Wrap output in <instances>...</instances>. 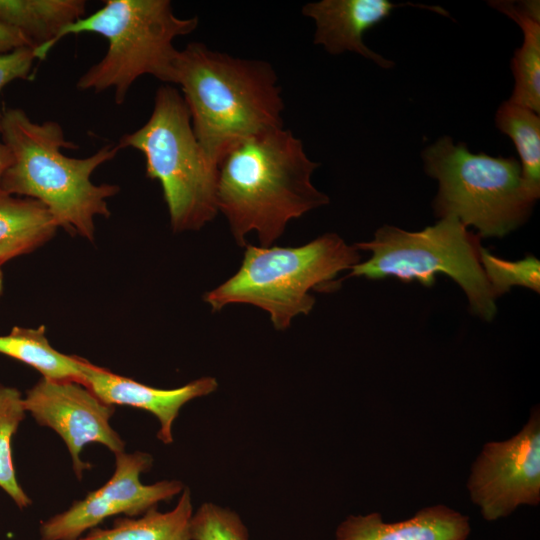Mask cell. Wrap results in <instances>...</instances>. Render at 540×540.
Instances as JSON below:
<instances>
[{"label": "cell", "instance_id": "obj_23", "mask_svg": "<svg viewBox=\"0 0 540 540\" xmlns=\"http://www.w3.org/2000/svg\"><path fill=\"white\" fill-rule=\"evenodd\" d=\"M191 540H249L240 516L211 502L203 503L190 520Z\"/></svg>", "mask_w": 540, "mask_h": 540}, {"label": "cell", "instance_id": "obj_20", "mask_svg": "<svg viewBox=\"0 0 540 540\" xmlns=\"http://www.w3.org/2000/svg\"><path fill=\"white\" fill-rule=\"evenodd\" d=\"M495 125L514 143L521 159L522 177L527 187L540 196V117L509 100L498 107Z\"/></svg>", "mask_w": 540, "mask_h": 540}, {"label": "cell", "instance_id": "obj_24", "mask_svg": "<svg viewBox=\"0 0 540 540\" xmlns=\"http://www.w3.org/2000/svg\"><path fill=\"white\" fill-rule=\"evenodd\" d=\"M34 49L33 47H21L0 55V92L11 81L29 78L36 60ZM2 112L0 110V131Z\"/></svg>", "mask_w": 540, "mask_h": 540}, {"label": "cell", "instance_id": "obj_25", "mask_svg": "<svg viewBox=\"0 0 540 540\" xmlns=\"http://www.w3.org/2000/svg\"><path fill=\"white\" fill-rule=\"evenodd\" d=\"M21 47L34 48L22 33L0 22V55Z\"/></svg>", "mask_w": 540, "mask_h": 540}, {"label": "cell", "instance_id": "obj_10", "mask_svg": "<svg viewBox=\"0 0 540 540\" xmlns=\"http://www.w3.org/2000/svg\"><path fill=\"white\" fill-rule=\"evenodd\" d=\"M152 465L153 457L146 452L116 454L111 478L67 510L42 522L41 540H75L108 517L119 514L140 516L160 502L180 495L185 488L180 480H161L150 485L140 481L141 474Z\"/></svg>", "mask_w": 540, "mask_h": 540}, {"label": "cell", "instance_id": "obj_6", "mask_svg": "<svg viewBox=\"0 0 540 540\" xmlns=\"http://www.w3.org/2000/svg\"><path fill=\"white\" fill-rule=\"evenodd\" d=\"M117 145L143 153L146 176L161 184L174 232L200 230L216 217L218 164L197 140L177 89L160 86L148 121Z\"/></svg>", "mask_w": 540, "mask_h": 540}, {"label": "cell", "instance_id": "obj_18", "mask_svg": "<svg viewBox=\"0 0 540 540\" xmlns=\"http://www.w3.org/2000/svg\"><path fill=\"white\" fill-rule=\"evenodd\" d=\"M192 515L191 492L185 487L170 511L160 512L152 508L137 518H118L112 527H95L75 540H191Z\"/></svg>", "mask_w": 540, "mask_h": 540}, {"label": "cell", "instance_id": "obj_14", "mask_svg": "<svg viewBox=\"0 0 540 540\" xmlns=\"http://www.w3.org/2000/svg\"><path fill=\"white\" fill-rule=\"evenodd\" d=\"M469 533L467 516L438 504L395 523L384 522L377 512L350 515L337 527L335 540H466Z\"/></svg>", "mask_w": 540, "mask_h": 540}, {"label": "cell", "instance_id": "obj_26", "mask_svg": "<svg viewBox=\"0 0 540 540\" xmlns=\"http://www.w3.org/2000/svg\"><path fill=\"white\" fill-rule=\"evenodd\" d=\"M12 162L13 157L9 148L4 143H0V182Z\"/></svg>", "mask_w": 540, "mask_h": 540}, {"label": "cell", "instance_id": "obj_1", "mask_svg": "<svg viewBox=\"0 0 540 540\" xmlns=\"http://www.w3.org/2000/svg\"><path fill=\"white\" fill-rule=\"evenodd\" d=\"M319 163L301 139L277 128L233 146L218 164L217 206L240 247L255 231L261 246H271L287 224L329 203L312 183Z\"/></svg>", "mask_w": 540, "mask_h": 540}, {"label": "cell", "instance_id": "obj_2", "mask_svg": "<svg viewBox=\"0 0 540 540\" xmlns=\"http://www.w3.org/2000/svg\"><path fill=\"white\" fill-rule=\"evenodd\" d=\"M0 134L13 157L0 188L40 201L58 228L93 242L95 218L110 216L107 199L120 188L96 185L91 176L117 155L118 145H105L86 158L69 157L62 150L78 146L65 138L62 126L52 120L34 122L21 108L2 112Z\"/></svg>", "mask_w": 540, "mask_h": 540}, {"label": "cell", "instance_id": "obj_13", "mask_svg": "<svg viewBox=\"0 0 540 540\" xmlns=\"http://www.w3.org/2000/svg\"><path fill=\"white\" fill-rule=\"evenodd\" d=\"M411 5L395 4L389 0H321L302 7V14L314 20V43L328 53L346 51L359 54L384 69L394 67L392 60L368 48L363 35L386 19L394 8Z\"/></svg>", "mask_w": 540, "mask_h": 540}, {"label": "cell", "instance_id": "obj_3", "mask_svg": "<svg viewBox=\"0 0 540 540\" xmlns=\"http://www.w3.org/2000/svg\"><path fill=\"white\" fill-rule=\"evenodd\" d=\"M174 84L181 86L197 140L217 164L239 142L283 127L278 76L264 60L191 42L178 52Z\"/></svg>", "mask_w": 540, "mask_h": 540}, {"label": "cell", "instance_id": "obj_11", "mask_svg": "<svg viewBox=\"0 0 540 540\" xmlns=\"http://www.w3.org/2000/svg\"><path fill=\"white\" fill-rule=\"evenodd\" d=\"M23 401L26 412L39 425L52 429L64 441L78 480L91 467L81 459L87 444H102L114 455L125 451V442L110 424L115 407L80 383L42 378L27 390Z\"/></svg>", "mask_w": 540, "mask_h": 540}, {"label": "cell", "instance_id": "obj_7", "mask_svg": "<svg viewBox=\"0 0 540 540\" xmlns=\"http://www.w3.org/2000/svg\"><path fill=\"white\" fill-rule=\"evenodd\" d=\"M423 167L438 182L433 210L456 217L479 237H504L526 222L539 198L525 184L515 157L472 153L443 136L422 152Z\"/></svg>", "mask_w": 540, "mask_h": 540}, {"label": "cell", "instance_id": "obj_9", "mask_svg": "<svg viewBox=\"0 0 540 540\" xmlns=\"http://www.w3.org/2000/svg\"><path fill=\"white\" fill-rule=\"evenodd\" d=\"M467 488L487 521L521 505L540 502V412L534 407L523 428L504 441L487 442L471 467Z\"/></svg>", "mask_w": 540, "mask_h": 540}, {"label": "cell", "instance_id": "obj_15", "mask_svg": "<svg viewBox=\"0 0 540 540\" xmlns=\"http://www.w3.org/2000/svg\"><path fill=\"white\" fill-rule=\"evenodd\" d=\"M521 28L523 43L511 61L514 88L510 102L540 112V2L538 0L489 1Z\"/></svg>", "mask_w": 540, "mask_h": 540}, {"label": "cell", "instance_id": "obj_19", "mask_svg": "<svg viewBox=\"0 0 540 540\" xmlns=\"http://www.w3.org/2000/svg\"><path fill=\"white\" fill-rule=\"evenodd\" d=\"M0 354L18 360L52 381L81 383L86 359L66 355L53 348L46 337V327L15 326L0 336Z\"/></svg>", "mask_w": 540, "mask_h": 540}, {"label": "cell", "instance_id": "obj_27", "mask_svg": "<svg viewBox=\"0 0 540 540\" xmlns=\"http://www.w3.org/2000/svg\"><path fill=\"white\" fill-rule=\"evenodd\" d=\"M2 264L0 263V297L3 294V272H2Z\"/></svg>", "mask_w": 540, "mask_h": 540}, {"label": "cell", "instance_id": "obj_17", "mask_svg": "<svg viewBox=\"0 0 540 540\" xmlns=\"http://www.w3.org/2000/svg\"><path fill=\"white\" fill-rule=\"evenodd\" d=\"M86 6L83 0H0V22L22 33L34 48H42L83 18Z\"/></svg>", "mask_w": 540, "mask_h": 540}, {"label": "cell", "instance_id": "obj_8", "mask_svg": "<svg viewBox=\"0 0 540 540\" xmlns=\"http://www.w3.org/2000/svg\"><path fill=\"white\" fill-rule=\"evenodd\" d=\"M355 246L371 256L355 265L347 277H394L430 287L436 274L443 273L461 287L474 314L486 321L496 314V298L480 263V237L456 217L441 218L415 232L384 225L372 240Z\"/></svg>", "mask_w": 540, "mask_h": 540}, {"label": "cell", "instance_id": "obj_4", "mask_svg": "<svg viewBox=\"0 0 540 540\" xmlns=\"http://www.w3.org/2000/svg\"><path fill=\"white\" fill-rule=\"evenodd\" d=\"M198 23L196 16L177 17L168 0H106L100 9L67 26L34 53L36 59H45L69 34L103 36L108 41L105 55L80 76L76 87L94 92L113 89L115 103L122 104L132 84L143 75L174 84L179 52L174 39L192 33Z\"/></svg>", "mask_w": 540, "mask_h": 540}, {"label": "cell", "instance_id": "obj_5", "mask_svg": "<svg viewBox=\"0 0 540 540\" xmlns=\"http://www.w3.org/2000/svg\"><path fill=\"white\" fill-rule=\"evenodd\" d=\"M361 262L360 250L336 233H326L297 247L245 246L238 271L204 301L213 312L229 304H250L266 311L277 330L287 329L315 304L310 290L335 289L334 281Z\"/></svg>", "mask_w": 540, "mask_h": 540}, {"label": "cell", "instance_id": "obj_21", "mask_svg": "<svg viewBox=\"0 0 540 540\" xmlns=\"http://www.w3.org/2000/svg\"><path fill=\"white\" fill-rule=\"evenodd\" d=\"M26 413L21 392L0 384V488L20 509L27 508L32 501L16 477L12 439Z\"/></svg>", "mask_w": 540, "mask_h": 540}, {"label": "cell", "instance_id": "obj_22", "mask_svg": "<svg viewBox=\"0 0 540 540\" xmlns=\"http://www.w3.org/2000/svg\"><path fill=\"white\" fill-rule=\"evenodd\" d=\"M480 263L495 298L508 293L514 286L540 292V262L532 255L509 261L494 256L481 247Z\"/></svg>", "mask_w": 540, "mask_h": 540}, {"label": "cell", "instance_id": "obj_16", "mask_svg": "<svg viewBox=\"0 0 540 540\" xmlns=\"http://www.w3.org/2000/svg\"><path fill=\"white\" fill-rule=\"evenodd\" d=\"M58 226L38 200L0 188V263L29 254L55 235Z\"/></svg>", "mask_w": 540, "mask_h": 540}, {"label": "cell", "instance_id": "obj_12", "mask_svg": "<svg viewBox=\"0 0 540 540\" xmlns=\"http://www.w3.org/2000/svg\"><path fill=\"white\" fill-rule=\"evenodd\" d=\"M104 403L142 409L159 422L157 438L164 444L173 442V424L181 408L189 401L216 391L215 377L204 376L173 389L145 385L99 367L85 360L81 383Z\"/></svg>", "mask_w": 540, "mask_h": 540}]
</instances>
